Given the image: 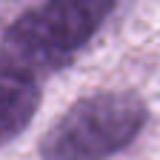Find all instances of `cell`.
<instances>
[{
    "mask_svg": "<svg viewBox=\"0 0 160 160\" xmlns=\"http://www.w3.org/2000/svg\"><path fill=\"white\" fill-rule=\"evenodd\" d=\"M40 106L37 77L14 69H0V146L23 132Z\"/></svg>",
    "mask_w": 160,
    "mask_h": 160,
    "instance_id": "cell-3",
    "label": "cell"
},
{
    "mask_svg": "<svg viewBox=\"0 0 160 160\" xmlns=\"http://www.w3.org/2000/svg\"><path fill=\"white\" fill-rule=\"evenodd\" d=\"M112 9L114 0H46L9 26L0 46V66L29 77L66 66Z\"/></svg>",
    "mask_w": 160,
    "mask_h": 160,
    "instance_id": "cell-1",
    "label": "cell"
},
{
    "mask_svg": "<svg viewBox=\"0 0 160 160\" xmlns=\"http://www.w3.org/2000/svg\"><path fill=\"white\" fill-rule=\"evenodd\" d=\"M146 103L132 92H97L69 106L40 140L43 160H106L146 126Z\"/></svg>",
    "mask_w": 160,
    "mask_h": 160,
    "instance_id": "cell-2",
    "label": "cell"
}]
</instances>
